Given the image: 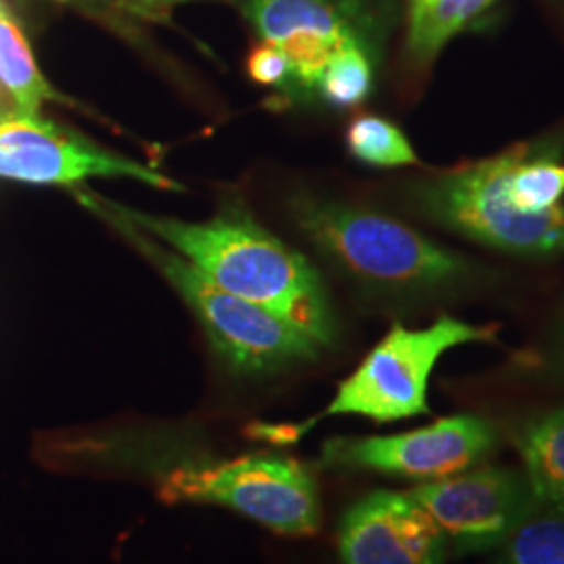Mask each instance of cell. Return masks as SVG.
Returning a JSON list of instances; mask_svg holds the SVG:
<instances>
[{
  "mask_svg": "<svg viewBox=\"0 0 564 564\" xmlns=\"http://www.w3.org/2000/svg\"><path fill=\"white\" fill-rule=\"evenodd\" d=\"M128 2H130V7L139 9L142 13H160V11H165L181 2H188V0H128Z\"/></svg>",
  "mask_w": 564,
  "mask_h": 564,
  "instance_id": "20",
  "label": "cell"
},
{
  "mask_svg": "<svg viewBox=\"0 0 564 564\" xmlns=\"http://www.w3.org/2000/svg\"><path fill=\"white\" fill-rule=\"evenodd\" d=\"M0 86L11 95L20 111L39 113L46 101H57L59 95L44 80L34 61L32 48L0 0Z\"/></svg>",
  "mask_w": 564,
  "mask_h": 564,
  "instance_id": "13",
  "label": "cell"
},
{
  "mask_svg": "<svg viewBox=\"0 0 564 564\" xmlns=\"http://www.w3.org/2000/svg\"><path fill=\"white\" fill-rule=\"evenodd\" d=\"M247 72H249L251 80L263 84V86H276V88L295 86V69H293V63L289 59V55L270 42L258 44L249 53Z\"/></svg>",
  "mask_w": 564,
  "mask_h": 564,
  "instance_id": "19",
  "label": "cell"
},
{
  "mask_svg": "<svg viewBox=\"0 0 564 564\" xmlns=\"http://www.w3.org/2000/svg\"><path fill=\"white\" fill-rule=\"evenodd\" d=\"M293 216L318 249L366 284L416 293L447 289L468 276L463 256L383 214L300 199Z\"/></svg>",
  "mask_w": 564,
  "mask_h": 564,
  "instance_id": "4",
  "label": "cell"
},
{
  "mask_svg": "<svg viewBox=\"0 0 564 564\" xmlns=\"http://www.w3.org/2000/svg\"><path fill=\"white\" fill-rule=\"evenodd\" d=\"M494 339V328L452 316H442L426 328L393 324L362 364L339 384L321 416L303 424H260L253 429V435L272 444H291L324 416H362L375 423L423 416L431 412L426 402L429 379L445 351L466 343Z\"/></svg>",
  "mask_w": 564,
  "mask_h": 564,
  "instance_id": "3",
  "label": "cell"
},
{
  "mask_svg": "<svg viewBox=\"0 0 564 564\" xmlns=\"http://www.w3.org/2000/svg\"><path fill=\"white\" fill-rule=\"evenodd\" d=\"M550 147L529 144L506 178V199L523 214H547L563 207L564 163Z\"/></svg>",
  "mask_w": 564,
  "mask_h": 564,
  "instance_id": "14",
  "label": "cell"
},
{
  "mask_svg": "<svg viewBox=\"0 0 564 564\" xmlns=\"http://www.w3.org/2000/svg\"><path fill=\"white\" fill-rule=\"evenodd\" d=\"M408 494L431 514L456 554L505 545L538 505L527 475L502 466L464 470Z\"/></svg>",
  "mask_w": 564,
  "mask_h": 564,
  "instance_id": "7",
  "label": "cell"
},
{
  "mask_svg": "<svg viewBox=\"0 0 564 564\" xmlns=\"http://www.w3.org/2000/svg\"><path fill=\"white\" fill-rule=\"evenodd\" d=\"M517 445L538 502L564 505V408L527 421Z\"/></svg>",
  "mask_w": 564,
  "mask_h": 564,
  "instance_id": "12",
  "label": "cell"
},
{
  "mask_svg": "<svg viewBox=\"0 0 564 564\" xmlns=\"http://www.w3.org/2000/svg\"><path fill=\"white\" fill-rule=\"evenodd\" d=\"M78 199L162 272L203 324L214 349L232 368L270 372L318 356L321 345L302 328L258 303L228 293L178 251H170L155 237L126 220L109 199L93 193H80Z\"/></svg>",
  "mask_w": 564,
  "mask_h": 564,
  "instance_id": "2",
  "label": "cell"
},
{
  "mask_svg": "<svg viewBox=\"0 0 564 564\" xmlns=\"http://www.w3.org/2000/svg\"><path fill=\"white\" fill-rule=\"evenodd\" d=\"M496 440L489 421L460 414L398 435L333 440L324 445L323 463L429 484L470 470L494 452Z\"/></svg>",
  "mask_w": 564,
  "mask_h": 564,
  "instance_id": "8",
  "label": "cell"
},
{
  "mask_svg": "<svg viewBox=\"0 0 564 564\" xmlns=\"http://www.w3.org/2000/svg\"><path fill=\"white\" fill-rule=\"evenodd\" d=\"M424 2H429V0H410V9H414V7H421Z\"/></svg>",
  "mask_w": 564,
  "mask_h": 564,
  "instance_id": "21",
  "label": "cell"
},
{
  "mask_svg": "<svg viewBox=\"0 0 564 564\" xmlns=\"http://www.w3.org/2000/svg\"><path fill=\"white\" fill-rule=\"evenodd\" d=\"M163 500L230 508L265 529L302 538L321 524V494L303 464L274 454L178 466L163 477Z\"/></svg>",
  "mask_w": 564,
  "mask_h": 564,
  "instance_id": "6",
  "label": "cell"
},
{
  "mask_svg": "<svg viewBox=\"0 0 564 564\" xmlns=\"http://www.w3.org/2000/svg\"><path fill=\"white\" fill-rule=\"evenodd\" d=\"M445 550L442 529L408 491L364 496L339 527L343 564H444Z\"/></svg>",
  "mask_w": 564,
  "mask_h": 564,
  "instance_id": "10",
  "label": "cell"
},
{
  "mask_svg": "<svg viewBox=\"0 0 564 564\" xmlns=\"http://www.w3.org/2000/svg\"><path fill=\"white\" fill-rule=\"evenodd\" d=\"M494 0H429L410 9L408 51L416 63H431L445 44L479 18Z\"/></svg>",
  "mask_w": 564,
  "mask_h": 564,
  "instance_id": "15",
  "label": "cell"
},
{
  "mask_svg": "<svg viewBox=\"0 0 564 564\" xmlns=\"http://www.w3.org/2000/svg\"><path fill=\"white\" fill-rule=\"evenodd\" d=\"M0 178L74 184L84 178H132L158 188L178 182L69 132L39 113L0 111Z\"/></svg>",
  "mask_w": 564,
  "mask_h": 564,
  "instance_id": "9",
  "label": "cell"
},
{
  "mask_svg": "<svg viewBox=\"0 0 564 564\" xmlns=\"http://www.w3.org/2000/svg\"><path fill=\"white\" fill-rule=\"evenodd\" d=\"M347 149L358 162L375 167H400L419 162L402 130L379 116H360L349 123Z\"/></svg>",
  "mask_w": 564,
  "mask_h": 564,
  "instance_id": "17",
  "label": "cell"
},
{
  "mask_svg": "<svg viewBox=\"0 0 564 564\" xmlns=\"http://www.w3.org/2000/svg\"><path fill=\"white\" fill-rule=\"evenodd\" d=\"M245 15L263 42L289 55L295 86L303 90H316L326 63L341 46L362 42L337 0H247Z\"/></svg>",
  "mask_w": 564,
  "mask_h": 564,
  "instance_id": "11",
  "label": "cell"
},
{
  "mask_svg": "<svg viewBox=\"0 0 564 564\" xmlns=\"http://www.w3.org/2000/svg\"><path fill=\"white\" fill-rule=\"evenodd\" d=\"M111 205L147 235L174 247L228 293L279 314L321 347L333 341V312L318 272L241 205L224 207L207 223H184L116 202Z\"/></svg>",
  "mask_w": 564,
  "mask_h": 564,
  "instance_id": "1",
  "label": "cell"
},
{
  "mask_svg": "<svg viewBox=\"0 0 564 564\" xmlns=\"http://www.w3.org/2000/svg\"><path fill=\"white\" fill-rule=\"evenodd\" d=\"M372 65L364 51V42L341 46L323 69L316 90L335 109H351L370 95Z\"/></svg>",
  "mask_w": 564,
  "mask_h": 564,
  "instance_id": "18",
  "label": "cell"
},
{
  "mask_svg": "<svg viewBox=\"0 0 564 564\" xmlns=\"http://www.w3.org/2000/svg\"><path fill=\"white\" fill-rule=\"evenodd\" d=\"M529 144L449 170L416 188L426 218L487 247L545 258L564 253V205L547 214H523L506 199V178Z\"/></svg>",
  "mask_w": 564,
  "mask_h": 564,
  "instance_id": "5",
  "label": "cell"
},
{
  "mask_svg": "<svg viewBox=\"0 0 564 564\" xmlns=\"http://www.w3.org/2000/svg\"><path fill=\"white\" fill-rule=\"evenodd\" d=\"M505 545L502 564H564V505L538 502Z\"/></svg>",
  "mask_w": 564,
  "mask_h": 564,
  "instance_id": "16",
  "label": "cell"
}]
</instances>
